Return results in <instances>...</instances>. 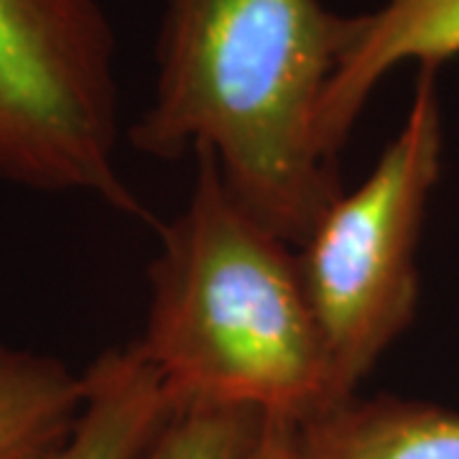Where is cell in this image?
Segmentation results:
<instances>
[{
	"instance_id": "6",
	"label": "cell",
	"mask_w": 459,
	"mask_h": 459,
	"mask_svg": "<svg viewBox=\"0 0 459 459\" xmlns=\"http://www.w3.org/2000/svg\"><path fill=\"white\" fill-rule=\"evenodd\" d=\"M291 459H459V409L355 394L296 421Z\"/></svg>"
},
{
	"instance_id": "3",
	"label": "cell",
	"mask_w": 459,
	"mask_h": 459,
	"mask_svg": "<svg viewBox=\"0 0 459 459\" xmlns=\"http://www.w3.org/2000/svg\"><path fill=\"white\" fill-rule=\"evenodd\" d=\"M437 66H419L403 126L370 174L340 192L296 247L334 403L360 394L419 307V240L442 177Z\"/></svg>"
},
{
	"instance_id": "10",
	"label": "cell",
	"mask_w": 459,
	"mask_h": 459,
	"mask_svg": "<svg viewBox=\"0 0 459 459\" xmlns=\"http://www.w3.org/2000/svg\"><path fill=\"white\" fill-rule=\"evenodd\" d=\"M291 437H294V421L291 419L265 416L255 459H291Z\"/></svg>"
},
{
	"instance_id": "8",
	"label": "cell",
	"mask_w": 459,
	"mask_h": 459,
	"mask_svg": "<svg viewBox=\"0 0 459 459\" xmlns=\"http://www.w3.org/2000/svg\"><path fill=\"white\" fill-rule=\"evenodd\" d=\"M84 403L66 362L0 342V459H31L62 442Z\"/></svg>"
},
{
	"instance_id": "9",
	"label": "cell",
	"mask_w": 459,
	"mask_h": 459,
	"mask_svg": "<svg viewBox=\"0 0 459 459\" xmlns=\"http://www.w3.org/2000/svg\"><path fill=\"white\" fill-rule=\"evenodd\" d=\"M265 413L232 406L171 411L135 459H255Z\"/></svg>"
},
{
	"instance_id": "1",
	"label": "cell",
	"mask_w": 459,
	"mask_h": 459,
	"mask_svg": "<svg viewBox=\"0 0 459 459\" xmlns=\"http://www.w3.org/2000/svg\"><path fill=\"white\" fill-rule=\"evenodd\" d=\"M347 18L322 0H164L131 146L153 159L207 151L232 197L299 247L342 192L316 123Z\"/></svg>"
},
{
	"instance_id": "4",
	"label": "cell",
	"mask_w": 459,
	"mask_h": 459,
	"mask_svg": "<svg viewBox=\"0 0 459 459\" xmlns=\"http://www.w3.org/2000/svg\"><path fill=\"white\" fill-rule=\"evenodd\" d=\"M115 62L100 0H0V179L148 220L117 161Z\"/></svg>"
},
{
	"instance_id": "5",
	"label": "cell",
	"mask_w": 459,
	"mask_h": 459,
	"mask_svg": "<svg viewBox=\"0 0 459 459\" xmlns=\"http://www.w3.org/2000/svg\"><path fill=\"white\" fill-rule=\"evenodd\" d=\"M459 54V0H380L347 18V39L319 110V151L340 161L368 102L395 66H439Z\"/></svg>"
},
{
	"instance_id": "2",
	"label": "cell",
	"mask_w": 459,
	"mask_h": 459,
	"mask_svg": "<svg viewBox=\"0 0 459 459\" xmlns=\"http://www.w3.org/2000/svg\"><path fill=\"white\" fill-rule=\"evenodd\" d=\"M192 192L159 228L135 350L171 409L232 406L304 421L334 406L296 247L232 197L207 151Z\"/></svg>"
},
{
	"instance_id": "7",
	"label": "cell",
	"mask_w": 459,
	"mask_h": 459,
	"mask_svg": "<svg viewBox=\"0 0 459 459\" xmlns=\"http://www.w3.org/2000/svg\"><path fill=\"white\" fill-rule=\"evenodd\" d=\"M82 377L84 403L74 427L31 459H135L174 411L133 342L102 350Z\"/></svg>"
}]
</instances>
